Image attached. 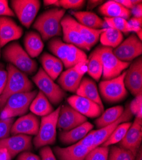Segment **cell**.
Instances as JSON below:
<instances>
[{"mask_svg":"<svg viewBox=\"0 0 142 160\" xmlns=\"http://www.w3.org/2000/svg\"><path fill=\"white\" fill-rule=\"evenodd\" d=\"M126 71L119 76L108 80H102L99 89L101 97L106 102H117L124 100L127 96V91L124 84Z\"/></svg>","mask_w":142,"mask_h":160,"instance_id":"7","label":"cell"},{"mask_svg":"<svg viewBox=\"0 0 142 160\" xmlns=\"http://www.w3.org/2000/svg\"><path fill=\"white\" fill-rule=\"evenodd\" d=\"M141 140L142 118L135 117L124 138L119 142V146L130 151L136 156L141 146Z\"/></svg>","mask_w":142,"mask_h":160,"instance_id":"15","label":"cell"},{"mask_svg":"<svg viewBox=\"0 0 142 160\" xmlns=\"http://www.w3.org/2000/svg\"><path fill=\"white\" fill-rule=\"evenodd\" d=\"M30 110L35 115L42 117L47 116L54 111L50 101L41 91L38 92L37 95L31 102Z\"/></svg>","mask_w":142,"mask_h":160,"instance_id":"27","label":"cell"},{"mask_svg":"<svg viewBox=\"0 0 142 160\" xmlns=\"http://www.w3.org/2000/svg\"><path fill=\"white\" fill-rule=\"evenodd\" d=\"M75 19L70 15L64 16L61 21L63 42L81 49L89 51L75 24Z\"/></svg>","mask_w":142,"mask_h":160,"instance_id":"16","label":"cell"},{"mask_svg":"<svg viewBox=\"0 0 142 160\" xmlns=\"http://www.w3.org/2000/svg\"><path fill=\"white\" fill-rule=\"evenodd\" d=\"M113 54L118 59L129 62L140 57L142 52L141 41L133 33L123 41L117 48L113 49Z\"/></svg>","mask_w":142,"mask_h":160,"instance_id":"11","label":"cell"},{"mask_svg":"<svg viewBox=\"0 0 142 160\" xmlns=\"http://www.w3.org/2000/svg\"><path fill=\"white\" fill-rule=\"evenodd\" d=\"M108 147L98 146L90 151L84 160H108Z\"/></svg>","mask_w":142,"mask_h":160,"instance_id":"36","label":"cell"},{"mask_svg":"<svg viewBox=\"0 0 142 160\" xmlns=\"http://www.w3.org/2000/svg\"><path fill=\"white\" fill-rule=\"evenodd\" d=\"M91 149L76 143L66 148L55 147L53 152L59 160H84Z\"/></svg>","mask_w":142,"mask_h":160,"instance_id":"21","label":"cell"},{"mask_svg":"<svg viewBox=\"0 0 142 160\" xmlns=\"http://www.w3.org/2000/svg\"><path fill=\"white\" fill-rule=\"evenodd\" d=\"M11 156L5 148L0 149V160H11Z\"/></svg>","mask_w":142,"mask_h":160,"instance_id":"50","label":"cell"},{"mask_svg":"<svg viewBox=\"0 0 142 160\" xmlns=\"http://www.w3.org/2000/svg\"><path fill=\"white\" fill-rule=\"evenodd\" d=\"M22 28L14 20L8 17H0V44L1 48L10 42L21 38Z\"/></svg>","mask_w":142,"mask_h":160,"instance_id":"19","label":"cell"},{"mask_svg":"<svg viewBox=\"0 0 142 160\" xmlns=\"http://www.w3.org/2000/svg\"><path fill=\"white\" fill-rule=\"evenodd\" d=\"M103 65V80H108L121 75L130 63L118 59L113 54V49L103 46H98Z\"/></svg>","mask_w":142,"mask_h":160,"instance_id":"8","label":"cell"},{"mask_svg":"<svg viewBox=\"0 0 142 160\" xmlns=\"http://www.w3.org/2000/svg\"><path fill=\"white\" fill-rule=\"evenodd\" d=\"M76 94L91 100L104 110L101 96L96 83L93 79L89 78H84L76 91Z\"/></svg>","mask_w":142,"mask_h":160,"instance_id":"22","label":"cell"},{"mask_svg":"<svg viewBox=\"0 0 142 160\" xmlns=\"http://www.w3.org/2000/svg\"><path fill=\"white\" fill-rule=\"evenodd\" d=\"M24 43L25 51L31 58L39 56L44 47L40 35L33 31L28 32L25 35Z\"/></svg>","mask_w":142,"mask_h":160,"instance_id":"26","label":"cell"},{"mask_svg":"<svg viewBox=\"0 0 142 160\" xmlns=\"http://www.w3.org/2000/svg\"><path fill=\"white\" fill-rule=\"evenodd\" d=\"M103 4V1H94V0H90L87 2V9L92 10L98 6H101Z\"/></svg>","mask_w":142,"mask_h":160,"instance_id":"52","label":"cell"},{"mask_svg":"<svg viewBox=\"0 0 142 160\" xmlns=\"http://www.w3.org/2000/svg\"><path fill=\"white\" fill-rule=\"evenodd\" d=\"M141 19L131 18L127 22V30L128 33L135 32L136 33L141 30Z\"/></svg>","mask_w":142,"mask_h":160,"instance_id":"42","label":"cell"},{"mask_svg":"<svg viewBox=\"0 0 142 160\" xmlns=\"http://www.w3.org/2000/svg\"><path fill=\"white\" fill-rule=\"evenodd\" d=\"M93 125L89 122L77 126L71 130L61 131L59 133V140L64 145H70L78 142L86 135L92 131Z\"/></svg>","mask_w":142,"mask_h":160,"instance_id":"23","label":"cell"},{"mask_svg":"<svg viewBox=\"0 0 142 160\" xmlns=\"http://www.w3.org/2000/svg\"><path fill=\"white\" fill-rule=\"evenodd\" d=\"M65 14V10L55 7L50 8L37 18L33 28L39 32L44 41H47L62 35L61 21Z\"/></svg>","mask_w":142,"mask_h":160,"instance_id":"1","label":"cell"},{"mask_svg":"<svg viewBox=\"0 0 142 160\" xmlns=\"http://www.w3.org/2000/svg\"><path fill=\"white\" fill-rule=\"evenodd\" d=\"M124 84L134 96L142 94V59L140 57L130 63L126 71Z\"/></svg>","mask_w":142,"mask_h":160,"instance_id":"12","label":"cell"},{"mask_svg":"<svg viewBox=\"0 0 142 160\" xmlns=\"http://www.w3.org/2000/svg\"><path fill=\"white\" fill-rule=\"evenodd\" d=\"M8 78L5 88L0 95V110L11 96L22 92L32 91L33 85L28 76L9 63L7 65Z\"/></svg>","mask_w":142,"mask_h":160,"instance_id":"2","label":"cell"},{"mask_svg":"<svg viewBox=\"0 0 142 160\" xmlns=\"http://www.w3.org/2000/svg\"><path fill=\"white\" fill-rule=\"evenodd\" d=\"M14 11L9 7L6 0H0V17H14Z\"/></svg>","mask_w":142,"mask_h":160,"instance_id":"45","label":"cell"},{"mask_svg":"<svg viewBox=\"0 0 142 160\" xmlns=\"http://www.w3.org/2000/svg\"><path fill=\"white\" fill-rule=\"evenodd\" d=\"M71 14L76 18V21L85 27L100 30L107 28L105 21L96 14L89 11H72Z\"/></svg>","mask_w":142,"mask_h":160,"instance_id":"24","label":"cell"},{"mask_svg":"<svg viewBox=\"0 0 142 160\" xmlns=\"http://www.w3.org/2000/svg\"><path fill=\"white\" fill-rule=\"evenodd\" d=\"M133 115L130 111L129 104H127L122 115L117 120V121L104 128L98 129V130H94V148H95L96 147L101 145L111 135V134L116 129V128L122 122H126L130 121L133 118Z\"/></svg>","mask_w":142,"mask_h":160,"instance_id":"20","label":"cell"},{"mask_svg":"<svg viewBox=\"0 0 142 160\" xmlns=\"http://www.w3.org/2000/svg\"><path fill=\"white\" fill-rule=\"evenodd\" d=\"M75 24L89 50L91 49L94 45L96 44L98 40L99 39L100 35L106 29L95 30L89 28L80 24L76 20L75 21Z\"/></svg>","mask_w":142,"mask_h":160,"instance_id":"29","label":"cell"},{"mask_svg":"<svg viewBox=\"0 0 142 160\" xmlns=\"http://www.w3.org/2000/svg\"><path fill=\"white\" fill-rule=\"evenodd\" d=\"M17 160H40V158L30 151H28L21 153Z\"/></svg>","mask_w":142,"mask_h":160,"instance_id":"47","label":"cell"},{"mask_svg":"<svg viewBox=\"0 0 142 160\" xmlns=\"http://www.w3.org/2000/svg\"><path fill=\"white\" fill-rule=\"evenodd\" d=\"M61 106L50 114L43 117L37 135L33 140V143L36 149L42 148L48 145H53L56 142L57 135V119Z\"/></svg>","mask_w":142,"mask_h":160,"instance_id":"5","label":"cell"},{"mask_svg":"<svg viewBox=\"0 0 142 160\" xmlns=\"http://www.w3.org/2000/svg\"><path fill=\"white\" fill-rule=\"evenodd\" d=\"M131 14L133 18H142V3H140L135 6L131 10Z\"/></svg>","mask_w":142,"mask_h":160,"instance_id":"49","label":"cell"},{"mask_svg":"<svg viewBox=\"0 0 142 160\" xmlns=\"http://www.w3.org/2000/svg\"><path fill=\"white\" fill-rule=\"evenodd\" d=\"M63 63L59 59L56 58L54 65L53 66V68H52L50 74H48V76L53 79L54 81L57 78H58V77L61 74L63 69Z\"/></svg>","mask_w":142,"mask_h":160,"instance_id":"43","label":"cell"},{"mask_svg":"<svg viewBox=\"0 0 142 160\" xmlns=\"http://www.w3.org/2000/svg\"><path fill=\"white\" fill-rule=\"evenodd\" d=\"M135 160H142V150H141V146H140V148L139 149V151L138 153L136 155L135 159Z\"/></svg>","mask_w":142,"mask_h":160,"instance_id":"54","label":"cell"},{"mask_svg":"<svg viewBox=\"0 0 142 160\" xmlns=\"http://www.w3.org/2000/svg\"><path fill=\"white\" fill-rule=\"evenodd\" d=\"M131 112L137 118H142V95L136 96L129 104Z\"/></svg>","mask_w":142,"mask_h":160,"instance_id":"40","label":"cell"},{"mask_svg":"<svg viewBox=\"0 0 142 160\" xmlns=\"http://www.w3.org/2000/svg\"><path fill=\"white\" fill-rule=\"evenodd\" d=\"M40 155L41 158L40 160H57L53 151H52L48 146L42 148L40 151Z\"/></svg>","mask_w":142,"mask_h":160,"instance_id":"46","label":"cell"},{"mask_svg":"<svg viewBox=\"0 0 142 160\" xmlns=\"http://www.w3.org/2000/svg\"><path fill=\"white\" fill-rule=\"evenodd\" d=\"M8 78V72L7 71L0 69V95L2 94V92L5 88V87L7 83Z\"/></svg>","mask_w":142,"mask_h":160,"instance_id":"48","label":"cell"},{"mask_svg":"<svg viewBox=\"0 0 142 160\" xmlns=\"http://www.w3.org/2000/svg\"><path fill=\"white\" fill-rule=\"evenodd\" d=\"M49 50L62 63L66 60L70 51V44L64 42L59 37L50 39L48 44Z\"/></svg>","mask_w":142,"mask_h":160,"instance_id":"32","label":"cell"},{"mask_svg":"<svg viewBox=\"0 0 142 160\" xmlns=\"http://www.w3.org/2000/svg\"><path fill=\"white\" fill-rule=\"evenodd\" d=\"M55 57L53 56L50 54H48L47 52H45L42 55L40 60L43 66V69L44 71L48 75L50 72L52 68L54 65V63L56 60Z\"/></svg>","mask_w":142,"mask_h":160,"instance_id":"41","label":"cell"},{"mask_svg":"<svg viewBox=\"0 0 142 160\" xmlns=\"http://www.w3.org/2000/svg\"><path fill=\"white\" fill-rule=\"evenodd\" d=\"M87 72L96 81H99L102 77L103 65L100 52L98 47L91 53L87 58Z\"/></svg>","mask_w":142,"mask_h":160,"instance_id":"28","label":"cell"},{"mask_svg":"<svg viewBox=\"0 0 142 160\" xmlns=\"http://www.w3.org/2000/svg\"><path fill=\"white\" fill-rule=\"evenodd\" d=\"M124 110V108L122 106H114L107 110L95 121L96 127L101 129L114 122L122 115Z\"/></svg>","mask_w":142,"mask_h":160,"instance_id":"30","label":"cell"},{"mask_svg":"<svg viewBox=\"0 0 142 160\" xmlns=\"http://www.w3.org/2000/svg\"><path fill=\"white\" fill-rule=\"evenodd\" d=\"M67 101L73 108L85 117H98L103 112V110L96 102L77 95L70 97Z\"/></svg>","mask_w":142,"mask_h":160,"instance_id":"18","label":"cell"},{"mask_svg":"<svg viewBox=\"0 0 142 160\" xmlns=\"http://www.w3.org/2000/svg\"><path fill=\"white\" fill-rule=\"evenodd\" d=\"M14 118L2 120L0 119V139L9 137L11 126L14 122Z\"/></svg>","mask_w":142,"mask_h":160,"instance_id":"39","label":"cell"},{"mask_svg":"<svg viewBox=\"0 0 142 160\" xmlns=\"http://www.w3.org/2000/svg\"><path fill=\"white\" fill-rule=\"evenodd\" d=\"M87 60L81 62L60 74L58 83L64 91L76 92L83 76L87 72Z\"/></svg>","mask_w":142,"mask_h":160,"instance_id":"10","label":"cell"},{"mask_svg":"<svg viewBox=\"0 0 142 160\" xmlns=\"http://www.w3.org/2000/svg\"><path fill=\"white\" fill-rule=\"evenodd\" d=\"M0 48H1V44H0Z\"/></svg>","mask_w":142,"mask_h":160,"instance_id":"56","label":"cell"},{"mask_svg":"<svg viewBox=\"0 0 142 160\" xmlns=\"http://www.w3.org/2000/svg\"><path fill=\"white\" fill-rule=\"evenodd\" d=\"M135 157L132 152L120 146H112L109 149L108 160H135Z\"/></svg>","mask_w":142,"mask_h":160,"instance_id":"35","label":"cell"},{"mask_svg":"<svg viewBox=\"0 0 142 160\" xmlns=\"http://www.w3.org/2000/svg\"><path fill=\"white\" fill-rule=\"evenodd\" d=\"M117 3H120L124 8L131 10L133 7V5L131 3V0H117Z\"/></svg>","mask_w":142,"mask_h":160,"instance_id":"51","label":"cell"},{"mask_svg":"<svg viewBox=\"0 0 142 160\" xmlns=\"http://www.w3.org/2000/svg\"><path fill=\"white\" fill-rule=\"evenodd\" d=\"M3 56L5 60L25 74H32L37 70L36 62L18 42L8 44L3 49Z\"/></svg>","mask_w":142,"mask_h":160,"instance_id":"3","label":"cell"},{"mask_svg":"<svg viewBox=\"0 0 142 160\" xmlns=\"http://www.w3.org/2000/svg\"><path fill=\"white\" fill-rule=\"evenodd\" d=\"M98 10L101 15L109 18H119L127 21L131 16L130 10L124 8L120 3L113 0L103 3L99 7Z\"/></svg>","mask_w":142,"mask_h":160,"instance_id":"25","label":"cell"},{"mask_svg":"<svg viewBox=\"0 0 142 160\" xmlns=\"http://www.w3.org/2000/svg\"><path fill=\"white\" fill-rule=\"evenodd\" d=\"M77 143L80 144L85 148L91 149V150L94 149V130L90 131L87 135H86L82 139H81Z\"/></svg>","mask_w":142,"mask_h":160,"instance_id":"44","label":"cell"},{"mask_svg":"<svg viewBox=\"0 0 142 160\" xmlns=\"http://www.w3.org/2000/svg\"><path fill=\"white\" fill-rule=\"evenodd\" d=\"M33 82L47 97L50 102L59 104L66 96V93L59 85L54 83L42 68H40L32 78Z\"/></svg>","mask_w":142,"mask_h":160,"instance_id":"6","label":"cell"},{"mask_svg":"<svg viewBox=\"0 0 142 160\" xmlns=\"http://www.w3.org/2000/svg\"><path fill=\"white\" fill-rule=\"evenodd\" d=\"M131 124L132 123L130 122H126L120 124L113 131L108 139L101 145V146L108 147L110 145L119 143L124 138Z\"/></svg>","mask_w":142,"mask_h":160,"instance_id":"34","label":"cell"},{"mask_svg":"<svg viewBox=\"0 0 142 160\" xmlns=\"http://www.w3.org/2000/svg\"><path fill=\"white\" fill-rule=\"evenodd\" d=\"M6 149L11 158L20 153L33 149L32 137L29 135H16L0 139V149Z\"/></svg>","mask_w":142,"mask_h":160,"instance_id":"14","label":"cell"},{"mask_svg":"<svg viewBox=\"0 0 142 160\" xmlns=\"http://www.w3.org/2000/svg\"><path fill=\"white\" fill-rule=\"evenodd\" d=\"M40 128V121L33 113L24 115L13 124L10 133L12 135H36Z\"/></svg>","mask_w":142,"mask_h":160,"instance_id":"17","label":"cell"},{"mask_svg":"<svg viewBox=\"0 0 142 160\" xmlns=\"http://www.w3.org/2000/svg\"><path fill=\"white\" fill-rule=\"evenodd\" d=\"M99 40L101 46L115 49L123 41L124 36L117 30L107 28L100 35Z\"/></svg>","mask_w":142,"mask_h":160,"instance_id":"31","label":"cell"},{"mask_svg":"<svg viewBox=\"0 0 142 160\" xmlns=\"http://www.w3.org/2000/svg\"><path fill=\"white\" fill-rule=\"evenodd\" d=\"M103 20L105 21L108 28L117 30L121 32L122 33H128L127 30V20L122 18H105Z\"/></svg>","mask_w":142,"mask_h":160,"instance_id":"37","label":"cell"},{"mask_svg":"<svg viewBox=\"0 0 142 160\" xmlns=\"http://www.w3.org/2000/svg\"><path fill=\"white\" fill-rule=\"evenodd\" d=\"M44 4L45 7L54 6L55 7L59 8L58 0H45V1H44Z\"/></svg>","mask_w":142,"mask_h":160,"instance_id":"53","label":"cell"},{"mask_svg":"<svg viewBox=\"0 0 142 160\" xmlns=\"http://www.w3.org/2000/svg\"><path fill=\"white\" fill-rule=\"evenodd\" d=\"M37 94L38 91L34 90L11 96L2 110L0 119L5 120L24 115L30 109V104Z\"/></svg>","mask_w":142,"mask_h":160,"instance_id":"4","label":"cell"},{"mask_svg":"<svg viewBox=\"0 0 142 160\" xmlns=\"http://www.w3.org/2000/svg\"><path fill=\"white\" fill-rule=\"evenodd\" d=\"M87 122V117L79 113L69 104L61 106L57 119V127L66 131Z\"/></svg>","mask_w":142,"mask_h":160,"instance_id":"13","label":"cell"},{"mask_svg":"<svg viewBox=\"0 0 142 160\" xmlns=\"http://www.w3.org/2000/svg\"><path fill=\"white\" fill-rule=\"evenodd\" d=\"M11 7L21 24L30 28L40 8L38 0H13Z\"/></svg>","mask_w":142,"mask_h":160,"instance_id":"9","label":"cell"},{"mask_svg":"<svg viewBox=\"0 0 142 160\" xmlns=\"http://www.w3.org/2000/svg\"><path fill=\"white\" fill-rule=\"evenodd\" d=\"M87 60L85 52L81 49L70 44V51L66 60L63 62L66 69H69L81 62Z\"/></svg>","mask_w":142,"mask_h":160,"instance_id":"33","label":"cell"},{"mask_svg":"<svg viewBox=\"0 0 142 160\" xmlns=\"http://www.w3.org/2000/svg\"><path fill=\"white\" fill-rule=\"evenodd\" d=\"M3 67V65L2 63H0V69H2Z\"/></svg>","mask_w":142,"mask_h":160,"instance_id":"55","label":"cell"},{"mask_svg":"<svg viewBox=\"0 0 142 160\" xmlns=\"http://www.w3.org/2000/svg\"><path fill=\"white\" fill-rule=\"evenodd\" d=\"M59 7L62 9L79 10L84 7L85 1L84 0H60L59 1Z\"/></svg>","mask_w":142,"mask_h":160,"instance_id":"38","label":"cell"}]
</instances>
